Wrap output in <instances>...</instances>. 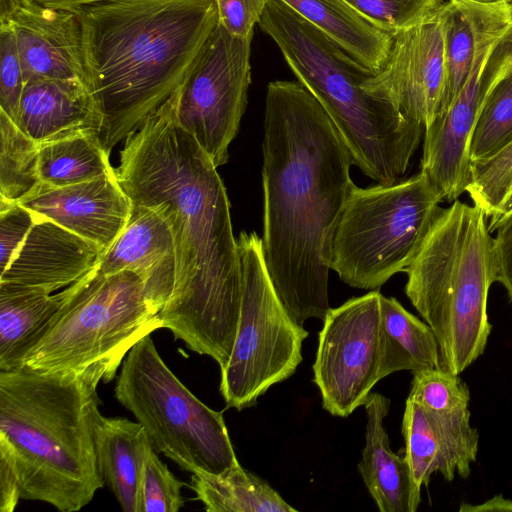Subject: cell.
<instances>
[{
  "instance_id": "obj_25",
  "label": "cell",
  "mask_w": 512,
  "mask_h": 512,
  "mask_svg": "<svg viewBox=\"0 0 512 512\" xmlns=\"http://www.w3.org/2000/svg\"><path fill=\"white\" fill-rule=\"evenodd\" d=\"M98 469L125 512H136L140 473L150 439L144 427L98 414L94 431Z\"/></svg>"
},
{
  "instance_id": "obj_1",
  "label": "cell",
  "mask_w": 512,
  "mask_h": 512,
  "mask_svg": "<svg viewBox=\"0 0 512 512\" xmlns=\"http://www.w3.org/2000/svg\"><path fill=\"white\" fill-rule=\"evenodd\" d=\"M182 84L126 137L115 173L132 202L155 209L173 234L176 279L162 328L222 369L238 328L242 267L217 167L176 119Z\"/></svg>"
},
{
  "instance_id": "obj_20",
  "label": "cell",
  "mask_w": 512,
  "mask_h": 512,
  "mask_svg": "<svg viewBox=\"0 0 512 512\" xmlns=\"http://www.w3.org/2000/svg\"><path fill=\"white\" fill-rule=\"evenodd\" d=\"M16 124L41 144L80 134L100 137L103 115L87 84L35 79L25 83Z\"/></svg>"
},
{
  "instance_id": "obj_30",
  "label": "cell",
  "mask_w": 512,
  "mask_h": 512,
  "mask_svg": "<svg viewBox=\"0 0 512 512\" xmlns=\"http://www.w3.org/2000/svg\"><path fill=\"white\" fill-rule=\"evenodd\" d=\"M512 142V70L488 90L469 141L470 161L492 157Z\"/></svg>"
},
{
  "instance_id": "obj_5",
  "label": "cell",
  "mask_w": 512,
  "mask_h": 512,
  "mask_svg": "<svg viewBox=\"0 0 512 512\" xmlns=\"http://www.w3.org/2000/svg\"><path fill=\"white\" fill-rule=\"evenodd\" d=\"M258 26L327 113L354 165L378 184L403 179L424 125L368 93L363 81L371 73L280 0H269Z\"/></svg>"
},
{
  "instance_id": "obj_43",
  "label": "cell",
  "mask_w": 512,
  "mask_h": 512,
  "mask_svg": "<svg viewBox=\"0 0 512 512\" xmlns=\"http://www.w3.org/2000/svg\"><path fill=\"white\" fill-rule=\"evenodd\" d=\"M511 212H512V189L509 192L508 196L506 197L505 201L503 202L498 215L496 216L495 219L489 221L488 226L493 225L501 217H503L506 214L511 213Z\"/></svg>"
},
{
  "instance_id": "obj_7",
  "label": "cell",
  "mask_w": 512,
  "mask_h": 512,
  "mask_svg": "<svg viewBox=\"0 0 512 512\" xmlns=\"http://www.w3.org/2000/svg\"><path fill=\"white\" fill-rule=\"evenodd\" d=\"M160 328L159 312L137 274H103L97 267L75 283L22 366L45 372L97 371L108 383L129 350Z\"/></svg>"
},
{
  "instance_id": "obj_21",
  "label": "cell",
  "mask_w": 512,
  "mask_h": 512,
  "mask_svg": "<svg viewBox=\"0 0 512 512\" xmlns=\"http://www.w3.org/2000/svg\"><path fill=\"white\" fill-rule=\"evenodd\" d=\"M436 11L446 59L441 115L464 86L480 51L510 27L511 16L505 0H445Z\"/></svg>"
},
{
  "instance_id": "obj_24",
  "label": "cell",
  "mask_w": 512,
  "mask_h": 512,
  "mask_svg": "<svg viewBox=\"0 0 512 512\" xmlns=\"http://www.w3.org/2000/svg\"><path fill=\"white\" fill-rule=\"evenodd\" d=\"M310 22L363 70L374 74L386 60L392 36L344 0H280Z\"/></svg>"
},
{
  "instance_id": "obj_6",
  "label": "cell",
  "mask_w": 512,
  "mask_h": 512,
  "mask_svg": "<svg viewBox=\"0 0 512 512\" xmlns=\"http://www.w3.org/2000/svg\"><path fill=\"white\" fill-rule=\"evenodd\" d=\"M405 272L406 296L434 332L441 366L459 375L484 353L492 329L496 253L483 210L458 199L441 208Z\"/></svg>"
},
{
  "instance_id": "obj_39",
  "label": "cell",
  "mask_w": 512,
  "mask_h": 512,
  "mask_svg": "<svg viewBox=\"0 0 512 512\" xmlns=\"http://www.w3.org/2000/svg\"><path fill=\"white\" fill-rule=\"evenodd\" d=\"M508 4L511 25L493 45L483 70L484 82L490 87L500 76L512 70V1Z\"/></svg>"
},
{
  "instance_id": "obj_27",
  "label": "cell",
  "mask_w": 512,
  "mask_h": 512,
  "mask_svg": "<svg viewBox=\"0 0 512 512\" xmlns=\"http://www.w3.org/2000/svg\"><path fill=\"white\" fill-rule=\"evenodd\" d=\"M191 489L208 512H296L266 481L240 464L221 473L196 471Z\"/></svg>"
},
{
  "instance_id": "obj_35",
  "label": "cell",
  "mask_w": 512,
  "mask_h": 512,
  "mask_svg": "<svg viewBox=\"0 0 512 512\" xmlns=\"http://www.w3.org/2000/svg\"><path fill=\"white\" fill-rule=\"evenodd\" d=\"M24 86L14 31L6 19H0V109L15 123Z\"/></svg>"
},
{
  "instance_id": "obj_18",
  "label": "cell",
  "mask_w": 512,
  "mask_h": 512,
  "mask_svg": "<svg viewBox=\"0 0 512 512\" xmlns=\"http://www.w3.org/2000/svg\"><path fill=\"white\" fill-rule=\"evenodd\" d=\"M176 269L175 242L168 222L155 209L133 203L126 226L103 253L98 270L137 274L148 300L160 313L173 292Z\"/></svg>"
},
{
  "instance_id": "obj_15",
  "label": "cell",
  "mask_w": 512,
  "mask_h": 512,
  "mask_svg": "<svg viewBox=\"0 0 512 512\" xmlns=\"http://www.w3.org/2000/svg\"><path fill=\"white\" fill-rule=\"evenodd\" d=\"M496 42L480 51L472 70L448 109L425 129L421 172L442 202H453L465 191L470 176L469 141L482 102L490 89L483 70Z\"/></svg>"
},
{
  "instance_id": "obj_44",
  "label": "cell",
  "mask_w": 512,
  "mask_h": 512,
  "mask_svg": "<svg viewBox=\"0 0 512 512\" xmlns=\"http://www.w3.org/2000/svg\"><path fill=\"white\" fill-rule=\"evenodd\" d=\"M505 1H507V2H511L512 0H505Z\"/></svg>"
},
{
  "instance_id": "obj_11",
  "label": "cell",
  "mask_w": 512,
  "mask_h": 512,
  "mask_svg": "<svg viewBox=\"0 0 512 512\" xmlns=\"http://www.w3.org/2000/svg\"><path fill=\"white\" fill-rule=\"evenodd\" d=\"M252 39H238L217 24L181 86L176 119L218 168L229 159L251 83Z\"/></svg>"
},
{
  "instance_id": "obj_28",
  "label": "cell",
  "mask_w": 512,
  "mask_h": 512,
  "mask_svg": "<svg viewBox=\"0 0 512 512\" xmlns=\"http://www.w3.org/2000/svg\"><path fill=\"white\" fill-rule=\"evenodd\" d=\"M109 153L99 135L80 134L39 144L38 177L42 184L64 187L111 173Z\"/></svg>"
},
{
  "instance_id": "obj_42",
  "label": "cell",
  "mask_w": 512,
  "mask_h": 512,
  "mask_svg": "<svg viewBox=\"0 0 512 512\" xmlns=\"http://www.w3.org/2000/svg\"><path fill=\"white\" fill-rule=\"evenodd\" d=\"M42 5L54 7V8H62V9H69V10H75L80 7L101 2V1H107V0H34Z\"/></svg>"
},
{
  "instance_id": "obj_33",
  "label": "cell",
  "mask_w": 512,
  "mask_h": 512,
  "mask_svg": "<svg viewBox=\"0 0 512 512\" xmlns=\"http://www.w3.org/2000/svg\"><path fill=\"white\" fill-rule=\"evenodd\" d=\"M180 481L148 443L140 473L136 512H177L184 505Z\"/></svg>"
},
{
  "instance_id": "obj_3",
  "label": "cell",
  "mask_w": 512,
  "mask_h": 512,
  "mask_svg": "<svg viewBox=\"0 0 512 512\" xmlns=\"http://www.w3.org/2000/svg\"><path fill=\"white\" fill-rule=\"evenodd\" d=\"M111 150L188 78L218 24L214 0H107L75 9Z\"/></svg>"
},
{
  "instance_id": "obj_22",
  "label": "cell",
  "mask_w": 512,
  "mask_h": 512,
  "mask_svg": "<svg viewBox=\"0 0 512 512\" xmlns=\"http://www.w3.org/2000/svg\"><path fill=\"white\" fill-rule=\"evenodd\" d=\"M363 406L367 416L365 446L358 464L363 482L380 512H415L421 491L413 483L405 455L392 451L384 427L390 400L371 392Z\"/></svg>"
},
{
  "instance_id": "obj_36",
  "label": "cell",
  "mask_w": 512,
  "mask_h": 512,
  "mask_svg": "<svg viewBox=\"0 0 512 512\" xmlns=\"http://www.w3.org/2000/svg\"><path fill=\"white\" fill-rule=\"evenodd\" d=\"M38 220L18 201L0 197V274L9 266Z\"/></svg>"
},
{
  "instance_id": "obj_26",
  "label": "cell",
  "mask_w": 512,
  "mask_h": 512,
  "mask_svg": "<svg viewBox=\"0 0 512 512\" xmlns=\"http://www.w3.org/2000/svg\"><path fill=\"white\" fill-rule=\"evenodd\" d=\"M380 378L402 370L441 366L437 338L426 322L394 297L380 298Z\"/></svg>"
},
{
  "instance_id": "obj_4",
  "label": "cell",
  "mask_w": 512,
  "mask_h": 512,
  "mask_svg": "<svg viewBox=\"0 0 512 512\" xmlns=\"http://www.w3.org/2000/svg\"><path fill=\"white\" fill-rule=\"evenodd\" d=\"M101 381L97 371H0V457L22 499L74 512L103 487L94 442Z\"/></svg>"
},
{
  "instance_id": "obj_23",
  "label": "cell",
  "mask_w": 512,
  "mask_h": 512,
  "mask_svg": "<svg viewBox=\"0 0 512 512\" xmlns=\"http://www.w3.org/2000/svg\"><path fill=\"white\" fill-rule=\"evenodd\" d=\"M75 283L53 294L0 282V371L22 366L24 357L73 294Z\"/></svg>"
},
{
  "instance_id": "obj_9",
  "label": "cell",
  "mask_w": 512,
  "mask_h": 512,
  "mask_svg": "<svg viewBox=\"0 0 512 512\" xmlns=\"http://www.w3.org/2000/svg\"><path fill=\"white\" fill-rule=\"evenodd\" d=\"M115 396L144 427L154 449L188 472L239 464L222 412L201 402L159 355L151 334L122 362Z\"/></svg>"
},
{
  "instance_id": "obj_16",
  "label": "cell",
  "mask_w": 512,
  "mask_h": 512,
  "mask_svg": "<svg viewBox=\"0 0 512 512\" xmlns=\"http://www.w3.org/2000/svg\"><path fill=\"white\" fill-rule=\"evenodd\" d=\"M18 202L39 219L57 223L104 252L126 226L133 205L115 168L98 179L64 187L39 183Z\"/></svg>"
},
{
  "instance_id": "obj_40",
  "label": "cell",
  "mask_w": 512,
  "mask_h": 512,
  "mask_svg": "<svg viewBox=\"0 0 512 512\" xmlns=\"http://www.w3.org/2000/svg\"><path fill=\"white\" fill-rule=\"evenodd\" d=\"M21 498V489L15 473L0 457V511L13 512Z\"/></svg>"
},
{
  "instance_id": "obj_13",
  "label": "cell",
  "mask_w": 512,
  "mask_h": 512,
  "mask_svg": "<svg viewBox=\"0 0 512 512\" xmlns=\"http://www.w3.org/2000/svg\"><path fill=\"white\" fill-rule=\"evenodd\" d=\"M445 83L444 38L435 10L392 35L386 60L364 79L363 87L426 129L440 114Z\"/></svg>"
},
{
  "instance_id": "obj_10",
  "label": "cell",
  "mask_w": 512,
  "mask_h": 512,
  "mask_svg": "<svg viewBox=\"0 0 512 512\" xmlns=\"http://www.w3.org/2000/svg\"><path fill=\"white\" fill-rule=\"evenodd\" d=\"M242 300L234 345L221 370L220 392L237 410L254 406L271 386L292 376L309 333L280 302L263 256L262 238L241 232Z\"/></svg>"
},
{
  "instance_id": "obj_8",
  "label": "cell",
  "mask_w": 512,
  "mask_h": 512,
  "mask_svg": "<svg viewBox=\"0 0 512 512\" xmlns=\"http://www.w3.org/2000/svg\"><path fill=\"white\" fill-rule=\"evenodd\" d=\"M441 202L421 171L392 184L354 185L334 231L330 268L351 287H381L413 261Z\"/></svg>"
},
{
  "instance_id": "obj_2",
  "label": "cell",
  "mask_w": 512,
  "mask_h": 512,
  "mask_svg": "<svg viewBox=\"0 0 512 512\" xmlns=\"http://www.w3.org/2000/svg\"><path fill=\"white\" fill-rule=\"evenodd\" d=\"M262 153L264 261L280 302L303 327L330 309L332 241L354 161L318 101L288 80L267 86Z\"/></svg>"
},
{
  "instance_id": "obj_37",
  "label": "cell",
  "mask_w": 512,
  "mask_h": 512,
  "mask_svg": "<svg viewBox=\"0 0 512 512\" xmlns=\"http://www.w3.org/2000/svg\"><path fill=\"white\" fill-rule=\"evenodd\" d=\"M269 0H214L218 25L238 39L253 38Z\"/></svg>"
},
{
  "instance_id": "obj_12",
  "label": "cell",
  "mask_w": 512,
  "mask_h": 512,
  "mask_svg": "<svg viewBox=\"0 0 512 512\" xmlns=\"http://www.w3.org/2000/svg\"><path fill=\"white\" fill-rule=\"evenodd\" d=\"M379 290L330 308L323 319L313 364L322 405L333 416L347 417L363 406L380 378Z\"/></svg>"
},
{
  "instance_id": "obj_31",
  "label": "cell",
  "mask_w": 512,
  "mask_h": 512,
  "mask_svg": "<svg viewBox=\"0 0 512 512\" xmlns=\"http://www.w3.org/2000/svg\"><path fill=\"white\" fill-rule=\"evenodd\" d=\"M470 164L466 192L486 218L493 220L512 189V142L492 157Z\"/></svg>"
},
{
  "instance_id": "obj_41",
  "label": "cell",
  "mask_w": 512,
  "mask_h": 512,
  "mask_svg": "<svg viewBox=\"0 0 512 512\" xmlns=\"http://www.w3.org/2000/svg\"><path fill=\"white\" fill-rule=\"evenodd\" d=\"M460 512L512 511V500L502 495H495L481 504L462 503Z\"/></svg>"
},
{
  "instance_id": "obj_34",
  "label": "cell",
  "mask_w": 512,
  "mask_h": 512,
  "mask_svg": "<svg viewBox=\"0 0 512 512\" xmlns=\"http://www.w3.org/2000/svg\"><path fill=\"white\" fill-rule=\"evenodd\" d=\"M391 36L421 21L445 0H344Z\"/></svg>"
},
{
  "instance_id": "obj_14",
  "label": "cell",
  "mask_w": 512,
  "mask_h": 512,
  "mask_svg": "<svg viewBox=\"0 0 512 512\" xmlns=\"http://www.w3.org/2000/svg\"><path fill=\"white\" fill-rule=\"evenodd\" d=\"M0 19H6L14 31L25 83L56 79L90 87L76 11L19 0L0 13Z\"/></svg>"
},
{
  "instance_id": "obj_32",
  "label": "cell",
  "mask_w": 512,
  "mask_h": 512,
  "mask_svg": "<svg viewBox=\"0 0 512 512\" xmlns=\"http://www.w3.org/2000/svg\"><path fill=\"white\" fill-rule=\"evenodd\" d=\"M407 398L437 413H458L468 410L471 397L467 384L440 366L414 371Z\"/></svg>"
},
{
  "instance_id": "obj_29",
  "label": "cell",
  "mask_w": 512,
  "mask_h": 512,
  "mask_svg": "<svg viewBox=\"0 0 512 512\" xmlns=\"http://www.w3.org/2000/svg\"><path fill=\"white\" fill-rule=\"evenodd\" d=\"M39 144L0 109V197L19 201L39 183Z\"/></svg>"
},
{
  "instance_id": "obj_17",
  "label": "cell",
  "mask_w": 512,
  "mask_h": 512,
  "mask_svg": "<svg viewBox=\"0 0 512 512\" xmlns=\"http://www.w3.org/2000/svg\"><path fill=\"white\" fill-rule=\"evenodd\" d=\"M470 411L437 413L407 398L402 420L404 455L413 483L421 491L434 473L446 481L468 478L476 461L479 433Z\"/></svg>"
},
{
  "instance_id": "obj_38",
  "label": "cell",
  "mask_w": 512,
  "mask_h": 512,
  "mask_svg": "<svg viewBox=\"0 0 512 512\" xmlns=\"http://www.w3.org/2000/svg\"><path fill=\"white\" fill-rule=\"evenodd\" d=\"M492 233L496 231V281L505 288L512 302V212L488 226Z\"/></svg>"
},
{
  "instance_id": "obj_19",
  "label": "cell",
  "mask_w": 512,
  "mask_h": 512,
  "mask_svg": "<svg viewBox=\"0 0 512 512\" xmlns=\"http://www.w3.org/2000/svg\"><path fill=\"white\" fill-rule=\"evenodd\" d=\"M104 251L48 219H39L0 282L57 292L98 267Z\"/></svg>"
}]
</instances>
